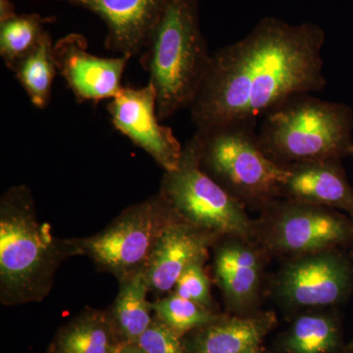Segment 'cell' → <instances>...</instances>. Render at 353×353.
Instances as JSON below:
<instances>
[{
	"label": "cell",
	"instance_id": "cell-1",
	"mask_svg": "<svg viewBox=\"0 0 353 353\" xmlns=\"http://www.w3.org/2000/svg\"><path fill=\"white\" fill-rule=\"evenodd\" d=\"M325 41L314 23L266 17L245 38L216 51L190 108L196 129L259 119L292 95L322 90Z\"/></svg>",
	"mask_w": 353,
	"mask_h": 353
},
{
	"label": "cell",
	"instance_id": "cell-2",
	"mask_svg": "<svg viewBox=\"0 0 353 353\" xmlns=\"http://www.w3.org/2000/svg\"><path fill=\"white\" fill-rule=\"evenodd\" d=\"M78 254L74 241L54 238L37 217L25 185L7 190L0 202V294L2 303L43 301L62 260Z\"/></svg>",
	"mask_w": 353,
	"mask_h": 353
},
{
	"label": "cell",
	"instance_id": "cell-3",
	"mask_svg": "<svg viewBox=\"0 0 353 353\" xmlns=\"http://www.w3.org/2000/svg\"><path fill=\"white\" fill-rule=\"evenodd\" d=\"M210 57L199 0H166L139 59L154 88L160 121L192 106Z\"/></svg>",
	"mask_w": 353,
	"mask_h": 353
},
{
	"label": "cell",
	"instance_id": "cell-4",
	"mask_svg": "<svg viewBox=\"0 0 353 353\" xmlns=\"http://www.w3.org/2000/svg\"><path fill=\"white\" fill-rule=\"evenodd\" d=\"M262 117L260 145L280 166L353 155V110L347 104L294 94Z\"/></svg>",
	"mask_w": 353,
	"mask_h": 353
},
{
	"label": "cell",
	"instance_id": "cell-5",
	"mask_svg": "<svg viewBox=\"0 0 353 353\" xmlns=\"http://www.w3.org/2000/svg\"><path fill=\"white\" fill-rule=\"evenodd\" d=\"M257 119L232 121L196 129L201 168L245 206L263 209L280 199L287 169L267 157Z\"/></svg>",
	"mask_w": 353,
	"mask_h": 353
},
{
	"label": "cell",
	"instance_id": "cell-6",
	"mask_svg": "<svg viewBox=\"0 0 353 353\" xmlns=\"http://www.w3.org/2000/svg\"><path fill=\"white\" fill-rule=\"evenodd\" d=\"M160 196L179 219L216 238L254 241L255 221L250 219L245 204L202 170L194 136L183 148L178 168L165 172Z\"/></svg>",
	"mask_w": 353,
	"mask_h": 353
},
{
	"label": "cell",
	"instance_id": "cell-7",
	"mask_svg": "<svg viewBox=\"0 0 353 353\" xmlns=\"http://www.w3.org/2000/svg\"><path fill=\"white\" fill-rule=\"evenodd\" d=\"M262 210L254 241L266 253L292 259L353 246V219L341 211L285 199Z\"/></svg>",
	"mask_w": 353,
	"mask_h": 353
},
{
	"label": "cell",
	"instance_id": "cell-8",
	"mask_svg": "<svg viewBox=\"0 0 353 353\" xmlns=\"http://www.w3.org/2000/svg\"><path fill=\"white\" fill-rule=\"evenodd\" d=\"M174 215L160 194L152 197L123 211L101 233L74 241L77 252L88 255L99 269L123 282L145 271L158 238Z\"/></svg>",
	"mask_w": 353,
	"mask_h": 353
},
{
	"label": "cell",
	"instance_id": "cell-9",
	"mask_svg": "<svg viewBox=\"0 0 353 353\" xmlns=\"http://www.w3.org/2000/svg\"><path fill=\"white\" fill-rule=\"evenodd\" d=\"M276 294L292 307L345 303L353 290V262L341 250L292 259L276 278Z\"/></svg>",
	"mask_w": 353,
	"mask_h": 353
},
{
	"label": "cell",
	"instance_id": "cell-10",
	"mask_svg": "<svg viewBox=\"0 0 353 353\" xmlns=\"http://www.w3.org/2000/svg\"><path fill=\"white\" fill-rule=\"evenodd\" d=\"M113 127L148 152L165 172L178 168L183 146L171 128L163 126L157 115V94L150 83L145 87H123L108 105Z\"/></svg>",
	"mask_w": 353,
	"mask_h": 353
},
{
	"label": "cell",
	"instance_id": "cell-11",
	"mask_svg": "<svg viewBox=\"0 0 353 353\" xmlns=\"http://www.w3.org/2000/svg\"><path fill=\"white\" fill-rule=\"evenodd\" d=\"M58 73L78 102L112 99L123 88L125 68L131 57H99L88 52L87 39L70 34L54 43Z\"/></svg>",
	"mask_w": 353,
	"mask_h": 353
},
{
	"label": "cell",
	"instance_id": "cell-12",
	"mask_svg": "<svg viewBox=\"0 0 353 353\" xmlns=\"http://www.w3.org/2000/svg\"><path fill=\"white\" fill-rule=\"evenodd\" d=\"M217 239L174 215L158 238L143 271L150 292H172L190 264L208 259L209 248Z\"/></svg>",
	"mask_w": 353,
	"mask_h": 353
},
{
	"label": "cell",
	"instance_id": "cell-13",
	"mask_svg": "<svg viewBox=\"0 0 353 353\" xmlns=\"http://www.w3.org/2000/svg\"><path fill=\"white\" fill-rule=\"evenodd\" d=\"M87 9L108 27L105 48L132 57L141 54L166 0H58Z\"/></svg>",
	"mask_w": 353,
	"mask_h": 353
},
{
	"label": "cell",
	"instance_id": "cell-14",
	"mask_svg": "<svg viewBox=\"0 0 353 353\" xmlns=\"http://www.w3.org/2000/svg\"><path fill=\"white\" fill-rule=\"evenodd\" d=\"M226 238L215 250L216 283L230 307L245 311L259 299L267 253L255 241Z\"/></svg>",
	"mask_w": 353,
	"mask_h": 353
},
{
	"label": "cell",
	"instance_id": "cell-15",
	"mask_svg": "<svg viewBox=\"0 0 353 353\" xmlns=\"http://www.w3.org/2000/svg\"><path fill=\"white\" fill-rule=\"evenodd\" d=\"M285 168L287 176L281 187L280 199L334 209L353 219V188L343 160L304 162Z\"/></svg>",
	"mask_w": 353,
	"mask_h": 353
},
{
	"label": "cell",
	"instance_id": "cell-16",
	"mask_svg": "<svg viewBox=\"0 0 353 353\" xmlns=\"http://www.w3.org/2000/svg\"><path fill=\"white\" fill-rule=\"evenodd\" d=\"M275 323L273 313L224 318L201 328L192 353H245L259 345Z\"/></svg>",
	"mask_w": 353,
	"mask_h": 353
},
{
	"label": "cell",
	"instance_id": "cell-17",
	"mask_svg": "<svg viewBox=\"0 0 353 353\" xmlns=\"http://www.w3.org/2000/svg\"><path fill=\"white\" fill-rule=\"evenodd\" d=\"M120 284L109 319L121 343L134 345L152 324L153 303L148 301L150 289L143 272Z\"/></svg>",
	"mask_w": 353,
	"mask_h": 353
},
{
	"label": "cell",
	"instance_id": "cell-18",
	"mask_svg": "<svg viewBox=\"0 0 353 353\" xmlns=\"http://www.w3.org/2000/svg\"><path fill=\"white\" fill-rule=\"evenodd\" d=\"M9 70L24 88L32 103L37 108H46L50 103L53 81L58 73L50 34L44 32L38 46Z\"/></svg>",
	"mask_w": 353,
	"mask_h": 353
},
{
	"label": "cell",
	"instance_id": "cell-19",
	"mask_svg": "<svg viewBox=\"0 0 353 353\" xmlns=\"http://www.w3.org/2000/svg\"><path fill=\"white\" fill-rule=\"evenodd\" d=\"M120 345L109 316L90 312L81 316L61 334L58 353H116Z\"/></svg>",
	"mask_w": 353,
	"mask_h": 353
},
{
	"label": "cell",
	"instance_id": "cell-20",
	"mask_svg": "<svg viewBox=\"0 0 353 353\" xmlns=\"http://www.w3.org/2000/svg\"><path fill=\"white\" fill-rule=\"evenodd\" d=\"M53 18H43L39 14H22L0 21V55L7 68L31 52L46 32L44 25Z\"/></svg>",
	"mask_w": 353,
	"mask_h": 353
},
{
	"label": "cell",
	"instance_id": "cell-21",
	"mask_svg": "<svg viewBox=\"0 0 353 353\" xmlns=\"http://www.w3.org/2000/svg\"><path fill=\"white\" fill-rule=\"evenodd\" d=\"M338 343L339 330L332 318L304 315L292 325L285 347L290 353H328Z\"/></svg>",
	"mask_w": 353,
	"mask_h": 353
},
{
	"label": "cell",
	"instance_id": "cell-22",
	"mask_svg": "<svg viewBox=\"0 0 353 353\" xmlns=\"http://www.w3.org/2000/svg\"><path fill=\"white\" fill-rule=\"evenodd\" d=\"M153 312L182 336L192 330L203 328L220 319L210 308L173 292L153 303Z\"/></svg>",
	"mask_w": 353,
	"mask_h": 353
},
{
	"label": "cell",
	"instance_id": "cell-23",
	"mask_svg": "<svg viewBox=\"0 0 353 353\" xmlns=\"http://www.w3.org/2000/svg\"><path fill=\"white\" fill-rule=\"evenodd\" d=\"M205 261L206 260H199L190 264L178 279L171 292L211 308V283L204 269Z\"/></svg>",
	"mask_w": 353,
	"mask_h": 353
},
{
	"label": "cell",
	"instance_id": "cell-24",
	"mask_svg": "<svg viewBox=\"0 0 353 353\" xmlns=\"http://www.w3.org/2000/svg\"><path fill=\"white\" fill-rule=\"evenodd\" d=\"M134 345L145 353H185L182 336L157 316Z\"/></svg>",
	"mask_w": 353,
	"mask_h": 353
},
{
	"label": "cell",
	"instance_id": "cell-25",
	"mask_svg": "<svg viewBox=\"0 0 353 353\" xmlns=\"http://www.w3.org/2000/svg\"><path fill=\"white\" fill-rule=\"evenodd\" d=\"M15 14V9L11 0H0V21L8 19Z\"/></svg>",
	"mask_w": 353,
	"mask_h": 353
},
{
	"label": "cell",
	"instance_id": "cell-26",
	"mask_svg": "<svg viewBox=\"0 0 353 353\" xmlns=\"http://www.w3.org/2000/svg\"><path fill=\"white\" fill-rule=\"evenodd\" d=\"M116 353H145L141 352L137 345H128V343H121Z\"/></svg>",
	"mask_w": 353,
	"mask_h": 353
},
{
	"label": "cell",
	"instance_id": "cell-27",
	"mask_svg": "<svg viewBox=\"0 0 353 353\" xmlns=\"http://www.w3.org/2000/svg\"><path fill=\"white\" fill-rule=\"evenodd\" d=\"M245 353H263L261 352V350H259V348H255V350H250V352H248Z\"/></svg>",
	"mask_w": 353,
	"mask_h": 353
},
{
	"label": "cell",
	"instance_id": "cell-28",
	"mask_svg": "<svg viewBox=\"0 0 353 353\" xmlns=\"http://www.w3.org/2000/svg\"><path fill=\"white\" fill-rule=\"evenodd\" d=\"M350 259H352V261H353V250H352V253H350Z\"/></svg>",
	"mask_w": 353,
	"mask_h": 353
},
{
	"label": "cell",
	"instance_id": "cell-29",
	"mask_svg": "<svg viewBox=\"0 0 353 353\" xmlns=\"http://www.w3.org/2000/svg\"><path fill=\"white\" fill-rule=\"evenodd\" d=\"M352 350H353V343H352Z\"/></svg>",
	"mask_w": 353,
	"mask_h": 353
},
{
	"label": "cell",
	"instance_id": "cell-30",
	"mask_svg": "<svg viewBox=\"0 0 353 353\" xmlns=\"http://www.w3.org/2000/svg\"><path fill=\"white\" fill-rule=\"evenodd\" d=\"M352 157H353V155H352Z\"/></svg>",
	"mask_w": 353,
	"mask_h": 353
}]
</instances>
